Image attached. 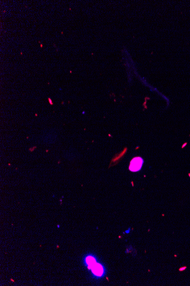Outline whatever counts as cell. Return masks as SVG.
Listing matches in <instances>:
<instances>
[{
	"instance_id": "cell-1",
	"label": "cell",
	"mask_w": 190,
	"mask_h": 286,
	"mask_svg": "<svg viewBox=\"0 0 190 286\" xmlns=\"http://www.w3.org/2000/svg\"><path fill=\"white\" fill-rule=\"evenodd\" d=\"M144 161L141 157H135L131 161L129 169L131 171L136 172L140 170L143 165Z\"/></svg>"
},
{
	"instance_id": "cell-2",
	"label": "cell",
	"mask_w": 190,
	"mask_h": 286,
	"mask_svg": "<svg viewBox=\"0 0 190 286\" xmlns=\"http://www.w3.org/2000/svg\"><path fill=\"white\" fill-rule=\"evenodd\" d=\"M91 269L92 270V271L93 274L95 275H96V276H100L103 274L104 270H103V268L102 267V266L100 265V264H95L93 266H92L91 267Z\"/></svg>"
},
{
	"instance_id": "cell-3",
	"label": "cell",
	"mask_w": 190,
	"mask_h": 286,
	"mask_svg": "<svg viewBox=\"0 0 190 286\" xmlns=\"http://www.w3.org/2000/svg\"><path fill=\"white\" fill-rule=\"evenodd\" d=\"M86 262H87V264H88V267L90 268H91L92 266H93L96 263V260L92 257H88L86 259Z\"/></svg>"
},
{
	"instance_id": "cell-4",
	"label": "cell",
	"mask_w": 190,
	"mask_h": 286,
	"mask_svg": "<svg viewBox=\"0 0 190 286\" xmlns=\"http://www.w3.org/2000/svg\"><path fill=\"white\" fill-rule=\"evenodd\" d=\"M129 233V229L127 231H126V233Z\"/></svg>"
}]
</instances>
